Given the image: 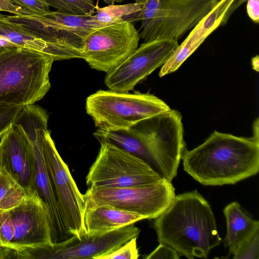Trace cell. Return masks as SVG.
<instances>
[{"mask_svg": "<svg viewBox=\"0 0 259 259\" xmlns=\"http://www.w3.org/2000/svg\"><path fill=\"white\" fill-rule=\"evenodd\" d=\"M182 159L185 171L203 185L235 184L258 173L259 140L215 131Z\"/></svg>", "mask_w": 259, "mask_h": 259, "instance_id": "cell-1", "label": "cell"}, {"mask_svg": "<svg viewBox=\"0 0 259 259\" xmlns=\"http://www.w3.org/2000/svg\"><path fill=\"white\" fill-rule=\"evenodd\" d=\"M153 224L159 243L188 258H207L221 241L211 208L196 190L176 195Z\"/></svg>", "mask_w": 259, "mask_h": 259, "instance_id": "cell-2", "label": "cell"}, {"mask_svg": "<svg viewBox=\"0 0 259 259\" xmlns=\"http://www.w3.org/2000/svg\"><path fill=\"white\" fill-rule=\"evenodd\" d=\"M54 61L49 54L21 47L0 52V105H25L42 99L51 87Z\"/></svg>", "mask_w": 259, "mask_h": 259, "instance_id": "cell-3", "label": "cell"}, {"mask_svg": "<svg viewBox=\"0 0 259 259\" xmlns=\"http://www.w3.org/2000/svg\"><path fill=\"white\" fill-rule=\"evenodd\" d=\"M93 15L74 16L57 10L44 15L7 17L48 44L54 51L55 60H60L82 59L86 37L98 28L107 26L96 21Z\"/></svg>", "mask_w": 259, "mask_h": 259, "instance_id": "cell-4", "label": "cell"}, {"mask_svg": "<svg viewBox=\"0 0 259 259\" xmlns=\"http://www.w3.org/2000/svg\"><path fill=\"white\" fill-rule=\"evenodd\" d=\"M182 115L169 110L142 120L130 128L140 147L171 182L186 149Z\"/></svg>", "mask_w": 259, "mask_h": 259, "instance_id": "cell-5", "label": "cell"}, {"mask_svg": "<svg viewBox=\"0 0 259 259\" xmlns=\"http://www.w3.org/2000/svg\"><path fill=\"white\" fill-rule=\"evenodd\" d=\"M53 244L49 213L36 192L17 205L0 210V247L13 250V258Z\"/></svg>", "mask_w": 259, "mask_h": 259, "instance_id": "cell-6", "label": "cell"}, {"mask_svg": "<svg viewBox=\"0 0 259 259\" xmlns=\"http://www.w3.org/2000/svg\"><path fill=\"white\" fill-rule=\"evenodd\" d=\"M87 113L98 128L127 129L144 119L166 112L169 106L157 97L134 93L99 90L86 99Z\"/></svg>", "mask_w": 259, "mask_h": 259, "instance_id": "cell-7", "label": "cell"}, {"mask_svg": "<svg viewBox=\"0 0 259 259\" xmlns=\"http://www.w3.org/2000/svg\"><path fill=\"white\" fill-rule=\"evenodd\" d=\"M219 0H146L139 33L144 42L156 38L176 41L198 22Z\"/></svg>", "mask_w": 259, "mask_h": 259, "instance_id": "cell-8", "label": "cell"}, {"mask_svg": "<svg viewBox=\"0 0 259 259\" xmlns=\"http://www.w3.org/2000/svg\"><path fill=\"white\" fill-rule=\"evenodd\" d=\"M171 182L165 179L155 184L137 187L91 186L83 197L84 210L109 205L155 219L170 205L175 196Z\"/></svg>", "mask_w": 259, "mask_h": 259, "instance_id": "cell-9", "label": "cell"}, {"mask_svg": "<svg viewBox=\"0 0 259 259\" xmlns=\"http://www.w3.org/2000/svg\"><path fill=\"white\" fill-rule=\"evenodd\" d=\"M100 144L98 155L86 177L89 187L143 186L164 179L142 159L112 144Z\"/></svg>", "mask_w": 259, "mask_h": 259, "instance_id": "cell-10", "label": "cell"}, {"mask_svg": "<svg viewBox=\"0 0 259 259\" xmlns=\"http://www.w3.org/2000/svg\"><path fill=\"white\" fill-rule=\"evenodd\" d=\"M43 153L59 212L68 234L70 237L87 236L83 194L59 155L49 130L44 137Z\"/></svg>", "mask_w": 259, "mask_h": 259, "instance_id": "cell-11", "label": "cell"}, {"mask_svg": "<svg viewBox=\"0 0 259 259\" xmlns=\"http://www.w3.org/2000/svg\"><path fill=\"white\" fill-rule=\"evenodd\" d=\"M140 38L139 31L130 22L98 28L85 39L82 59L92 68L108 73L136 50Z\"/></svg>", "mask_w": 259, "mask_h": 259, "instance_id": "cell-12", "label": "cell"}, {"mask_svg": "<svg viewBox=\"0 0 259 259\" xmlns=\"http://www.w3.org/2000/svg\"><path fill=\"white\" fill-rule=\"evenodd\" d=\"M140 230L133 224L106 233L68 239L23 253V259H84L98 258L138 237Z\"/></svg>", "mask_w": 259, "mask_h": 259, "instance_id": "cell-13", "label": "cell"}, {"mask_svg": "<svg viewBox=\"0 0 259 259\" xmlns=\"http://www.w3.org/2000/svg\"><path fill=\"white\" fill-rule=\"evenodd\" d=\"M178 46V41L161 38L143 42L117 67L106 73L105 84L110 90L129 92L163 66Z\"/></svg>", "mask_w": 259, "mask_h": 259, "instance_id": "cell-14", "label": "cell"}, {"mask_svg": "<svg viewBox=\"0 0 259 259\" xmlns=\"http://www.w3.org/2000/svg\"><path fill=\"white\" fill-rule=\"evenodd\" d=\"M0 167L30 194L35 190L32 145L22 127L13 123L1 137Z\"/></svg>", "mask_w": 259, "mask_h": 259, "instance_id": "cell-15", "label": "cell"}, {"mask_svg": "<svg viewBox=\"0 0 259 259\" xmlns=\"http://www.w3.org/2000/svg\"><path fill=\"white\" fill-rule=\"evenodd\" d=\"M48 127L32 122L24 125L23 130L33 148L35 163V190L48 210L53 243L68 239V234L58 207L43 153V143Z\"/></svg>", "mask_w": 259, "mask_h": 259, "instance_id": "cell-16", "label": "cell"}, {"mask_svg": "<svg viewBox=\"0 0 259 259\" xmlns=\"http://www.w3.org/2000/svg\"><path fill=\"white\" fill-rule=\"evenodd\" d=\"M146 219L138 213L109 205L84 210V225L87 236L106 233Z\"/></svg>", "mask_w": 259, "mask_h": 259, "instance_id": "cell-17", "label": "cell"}, {"mask_svg": "<svg viewBox=\"0 0 259 259\" xmlns=\"http://www.w3.org/2000/svg\"><path fill=\"white\" fill-rule=\"evenodd\" d=\"M227 232L224 245L233 254L239 246L259 230V222L254 220L240 205L234 201L228 204L223 210Z\"/></svg>", "mask_w": 259, "mask_h": 259, "instance_id": "cell-18", "label": "cell"}, {"mask_svg": "<svg viewBox=\"0 0 259 259\" xmlns=\"http://www.w3.org/2000/svg\"><path fill=\"white\" fill-rule=\"evenodd\" d=\"M236 0H219L211 11L191 30L179 45L181 50L190 56L226 19L227 14Z\"/></svg>", "mask_w": 259, "mask_h": 259, "instance_id": "cell-19", "label": "cell"}, {"mask_svg": "<svg viewBox=\"0 0 259 259\" xmlns=\"http://www.w3.org/2000/svg\"><path fill=\"white\" fill-rule=\"evenodd\" d=\"M0 35L8 38L18 47L39 51L49 54L55 58L51 47L36 37L21 26L10 21L7 15L0 13Z\"/></svg>", "mask_w": 259, "mask_h": 259, "instance_id": "cell-20", "label": "cell"}, {"mask_svg": "<svg viewBox=\"0 0 259 259\" xmlns=\"http://www.w3.org/2000/svg\"><path fill=\"white\" fill-rule=\"evenodd\" d=\"M146 0H136L134 3L110 5L100 8L96 5V13L93 15L96 21L108 25L123 22L139 21V16Z\"/></svg>", "mask_w": 259, "mask_h": 259, "instance_id": "cell-21", "label": "cell"}, {"mask_svg": "<svg viewBox=\"0 0 259 259\" xmlns=\"http://www.w3.org/2000/svg\"><path fill=\"white\" fill-rule=\"evenodd\" d=\"M28 195L9 175L0 169V210L17 205Z\"/></svg>", "mask_w": 259, "mask_h": 259, "instance_id": "cell-22", "label": "cell"}, {"mask_svg": "<svg viewBox=\"0 0 259 259\" xmlns=\"http://www.w3.org/2000/svg\"><path fill=\"white\" fill-rule=\"evenodd\" d=\"M57 11L74 16H91L96 13L95 0H45Z\"/></svg>", "mask_w": 259, "mask_h": 259, "instance_id": "cell-23", "label": "cell"}, {"mask_svg": "<svg viewBox=\"0 0 259 259\" xmlns=\"http://www.w3.org/2000/svg\"><path fill=\"white\" fill-rule=\"evenodd\" d=\"M137 238H132L111 251L99 257L98 259H137L139 254Z\"/></svg>", "mask_w": 259, "mask_h": 259, "instance_id": "cell-24", "label": "cell"}, {"mask_svg": "<svg viewBox=\"0 0 259 259\" xmlns=\"http://www.w3.org/2000/svg\"><path fill=\"white\" fill-rule=\"evenodd\" d=\"M233 255L234 259H259V230L242 243Z\"/></svg>", "mask_w": 259, "mask_h": 259, "instance_id": "cell-25", "label": "cell"}, {"mask_svg": "<svg viewBox=\"0 0 259 259\" xmlns=\"http://www.w3.org/2000/svg\"><path fill=\"white\" fill-rule=\"evenodd\" d=\"M23 106L17 104L0 105V137L14 123L17 115Z\"/></svg>", "mask_w": 259, "mask_h": 259, "instance_id": "cell-26", "label": "cell"}, {"mask_svg": "<svg viewBox=\"0 0 259 259\" xmlns=\"http://www.w3.org/2000/svg\"><path fill=\"white\" fill-rule=\"evenodd\" d=\"M26 11L28 15H44L51 12L50 6L45 0H11Z\"/></svg>", "mask_w": 259, "mask_h": 259, "instance_id": "cell-27", "label": "cell"}, {"mask_svg": "<svg viewBox=\"0 0 259 259\" xmlns=\"http://www.w3.org/2000/svg\"><path fill=\"white\" fill-rule=\"evenodd\" d=\"M180 255L170 246L163 244L159 243L157 248L150 254L143 256L145 259H178Z\"/></svg>", "mask_w": 259, "mask_h": 259, "instance_id": "cell-28", "label": "cell"}, {"mask_svg": "<svg viewBox=\"0 0 259 259\" xmlns=\"http://www.w3.org/2000/svg\"><path fill=\"white\" fill-rule=\"evenodd\" d=\"M0 11H5L14 15H29L28 14L11 0H0Z\"/></svg>", "mask_w": 259, "mask_h": 259, "instance_id": "cell-29", "label": "cell"}, {"mask_svg": "<svg viewBox=\"0 0 259 259\" xmlns=\"http://www.w3.org/2000/svg\"><path fill=\"white\" fill-rule=\"evenodd\" d=\"M247 13L252 21L258 23L259 21V0H247Z\"/></svg>", "mask_w": 259, "mask_h": 259, "instance_id": "cell-30", "label": "cell"}, {"mask_svg": "<svg viewBox=\"0 0 259 259\" xmlns=\"http://www.w3.org/2000/svg\"><path fill=\"white\" fill-rule=\"evenodd\" d=\"M15 47H18L12 43L6 37L0 35V50H5Z\"/></svg>", "mask_w": 259, "mask_h": 259, "instance_id": "cell-31", "label": "cell"}, {"mask_svg": "<svg viewBox=\"0 0 259 259\" xmlns=\"http://www.w3.org/2000/svg\"><path fill=\"white\" fill-rule=\"evenodd\" d=\"M253 137L259 140L258 134V119L257 118L253 124Z\"/></svg>", "mask_w": 259, "mask_h": 259, "instance_id": "cell-32", "label": "cell"}, {"mask_svg": "<svg viewBox=\"0 0 259 259\" xmlns=\"http://www.w3.org/2000/svg\"><path fill=\"white\" fill-rule=\"evenodd\" d=\"M252 64L254 69L257 71L258 70V57L257 55L252 58Z\"/></svg>", "mask_w": 259, "mask_h": 259, "instance_id": "cell-33", "label": "cell"}, {"mask_svg": "<svg viewBox=\"0 0 259 259\" xmlns=\"http://www.w3.org/2000/svg\"><path fill=\"white\" fill-rule=\"evenodd\" d=\"M108 5H113L115 3H121L125 0H103Z\"/></svg>", "mask_w": 259, "mask_h": 259, "instance_id": "cell-34", "label": "cell"}, {"mask_svg": "<svg viewBox=\"0 0 259 259\" xmlns=\"http://www.w3.org/2000/svg\"><path fill=\"white\" fill-rule=\"evenodd\" d=\"M4 51V50H0V52H2V51Z\"/></svg>", "mask_w": 259, "mask_h": 259, "instance_id": "cell-35", "label": "cell"}, {"mask_svg": "<svg viewBox=\"0 0 259 259\" xmlns=\"http://www.w3.org/2000/svg\"><path fill=\"white\" fill-rule=\"evenodd\" d=\"M0 169H1V167H0Z\"/></svg>", "mask_w": 259, "mask_h": 259, "instance_id": "cell-36", "label": "cell"}, {"mask_svg": "<svg viewBox=\"0 0 259 259\" xmlns=\"http://www.w3.org/2000/svg\"><path fill=\"white\" fill-rule=\"evenodd\" d=\"M0 249H1V247H0Z\"/></svg>", "mask_w": 259, "mask_h": 259, "instance_id": "cell-37", "label": "cell"}]
</instances>
